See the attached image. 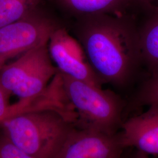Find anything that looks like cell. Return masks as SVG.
I'll return each instance as SVG.
<instances>
[{
    "instance_id": "cell-1",
    "label": "cell",
    "mask_w": 158,
    "mask_h": 158,
    "mask_svg": "<svg viewBox=\"0 0 158 158\" xmlns=\"http://www.w3.org/2000/svg\"><path fill=\"white\" fill-rule=\"evenodd\" d=\"M77 29L91 67L102 85L125 88L142 65L138 27L130 14L80 17Z\"/></svg>"
},
{
    "instance_id": "cell-2",
    "label": "cell",
    "mask_w": 158,
    "mask_h": 158,
    "mask_svg": "<svg viewBox=\"0 0 158 158\" xmlns=\"http://www.w3.org/2000/svg\"><path fill=\"white\" fill-rule=\"evenodd\" d=\"M0 126L15 145L35 158H55L75 127L70 115L51 107L18 113Z\"/></svg>"
},
{
    "instance_id": "cell-3",
    "label": "cell",
    "mask_w": 158,
    "mask_h": 158,
    "mask_svg": "<svg viewBox=\"0 0 158 158\" xmlns=\"http://www.w3.org/2000/svg\"><path fill=\"white\" fill-rule=\"evenodd\" d=\"M58 74L62 96L74 109L76 128L108 135L118 132L124 121L126 100L113 91Z\"/></svg>"
},
{
    "instance_id": "cell-4",
    "label": "cell",
    "mask_w": 158,
    "mask_h": 158,
    "mask_svg": "<svg viewBox=\"0 0 158 158\" xmlns=\"http://www.w3.org/2000/svg\"><path fill=\"white\" fill-rule=\"evenodd\" d=\"M47 45L34 48L0 69V87L9 97H19V102L25 106H32L45 93L48 82L58 72Z\"/></svg>"
},
{
    "instance_id": "cell-5",
    "label": "cell",
    "mask_w": 158,
    "mask_h": 158,
    "mask_svg": "<svg viewBox=\"0 0 158 158\" xmlns=\"http://www.w3.org/2000/svg\"><path fill=\"white\" fill-rule=\"evenodd\" d=\"M56 23L40 6L23 19L0 28V69L8 60L48 44Z\"/></svg>"
},
{
    "instance_id": "cell-6",
    "label": "cell",
    "mask_w": 158,
    "mask_h": 158,
    "mask_svg": "<svg viewBox=\"0 0 158 158\" xmlns=\"http://www.w3.org/2000/svg\"><path fill=\"white\" fill-rule=\"evenodd\" d=\"M48 44L51 59L59 73L102 88V83L91 67L81 44L65 29L57 28Z\"/></svg>"
},
{
    "instance_id": "cell-7",
    "label": "cell",
    "mask_w": 158,
    "mask_h": 158,
    "mask_svg": "<svg viewBox=\"0 0 158 158\" xmlns=\"http://www.w3.org/2000/svg\"><path fill=\"white\" fill-rule=\"evenodd\" d=\"M126 149L114 135L74 127L55 158H121Z\"/></svg>"
},
{
    "instance_id": "cell-8",
    "label": "cell",
    "mask_w": 158,
    "mask_h": 158,
    "mask_svg": "<svg viewBox=\"0 0 158 158\" xmlns=\"http://www.w3.org/2000/svg\"><path fill=\"white\" fill-rule=\"evenodd\" d=\"M149 107L145 112L125 119L119 132L126 149L134 148L148 156H158V104Z\"/></svg>"
},
{
    "instance_id": "cell-9",
    "label": "cell",
    "mask_w": 158,
    "mask_h": 158,
    "mask_svg": "<svg viewBox=\"0 0 158 158\" xmlns=\"http://www.w3.org/2000/svg\"><path fill=\"white\" fill-rule=\"evenodd\" d=\"M57 6L76 17L98 14L123 15L133 7V0H54Z\"/></svg>"
},
{
    "instance_id": "cell-10",
    "label": "cell",
    "mask_w": 158,
    "mask_h": 158,
    "mask_svg": "<svg viewBox=\"0 0 158 158\" xmlns=\"http://www.w3.org/2000/svg\"><path fill=\"white\" fill-rule=\"evenodd\" d=\"M146 12L147 17L138 27L142 65L151 74L158 70V8Z\"/></svg>"
},
{
    "instance_id": "cell-11",
    "label": "cell",
    "mask_w": 158,
    "mask_h": 158,
    "mask_svg": "<svg viewBox=\"0 0 158 158\" xmlns=\"http://www.w3.org/2000/svg\"><path fill=\"white\" fill-rule=\"evenodd\" d=\"M127 101L124 118L130 113L145 106L158 104V70L149 76L137 88Z\"/></svg>"
},
{
    "instance_id": "cell-12",
    "label": "cell",
    "mask_w": 158,
    "mask_h": 158,
    "mask_svg": "<svg viewBox=\"0 0 158 158\" xmlns=\"http://www.w3.org/2000/svg\"><path fill=\"white\" fill-rule=\"evenodd\" d=\"M45 0H0V28L23 19Z\"/></svg>"
},
{
    "instance_id": "cell-13",
    "label": "cell",
    "mask_w": 158,
    "mask_h": 158,
    "mask_svg": "<svg viewBox=\"0 0 158 158\" xmlns=\"http://www.w3.org/2000/svg\"><path fill=\"white\" fill-rule=\"evenodd\" d=\"M0 158H35L15 145L0 126Z\"/></svg>"
},
{
    "instance_id": "cell-14",
    "label": "cell",
    "mask_w": 158,
    "mask_h": 158,
    "mask_svg": "<svg viewBox=\"0 0 158 158\" xmlns=\"http://www.w3.org/2000/svg\"><path fill=\"white\" fill-rule=\"evenodd\" d=\"M10 97L0 87V123L4 119L23 110L17 104L11 105L9 102Z\"/></svg>"
},
{
    "instance_id": "cell-15",
    "label": "cell",
    "mask_w": 158,
    "mask_h": 158,
    "mask_svg": "<svg viewBox=\"0 0 158 158\" xmlns=\"http://www.w3.org/2000/svg\"><path fill=\"white\" fill-rule=\"evenodd\" d=\"M133 7H137L146 11L158 8V0H133Z\"/></svg>"
},
{
    "instance_id": "cell-16",
    "label": "cell",
    "mask_w": 158,
    "mask_h": 158,
    "mask_svg": "<svg viewBox=\"0 0 158 158\" xmlns=\"http://www.w3.org/2000/svg\"><path fill=\"white\" fill-rule=\"evenodd\" d=\"M129 154L130 158H151L149 157V156L136 149L131 151H129Z\"/></svg>"
},
{
    "instance_id": "cell-17",
    "label": "cell",
    "mask_w": 158,
    "mask_h": 158,
    "mask_svg": "<svg viewBox=\"0 0 158 158\" xmlns=\"http://www.w3.org/2000/svg\"><path fill=\"white\" fill-rule=\"evenodd\" d=\"M128 149H127L125 151L124 153L122 156L121 158H130V154H129V151L127 150Z\"/></svg>"
}]
</instances>
